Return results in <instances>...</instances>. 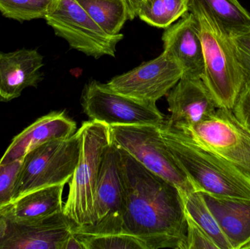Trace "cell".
Wrapping results in <instances>:
<instances>
[{
  "label": "cell",
  "instance_id": "cell-1",
  "mask_svg": "<svg viewBox=\"0 0 250 249\" xmlns=\"http://www.w3.org/2000/svg\"><path fill=\"white\" fill-rule=\"evenodd\" d=\"M119 150L125 192L123 232L141 238L148 249H187L188 227L180 190Z\"/></svg>",
  "mask_w": 250,
  "mask_h": 249
},
{
  "label": "cell",
  "instance_id": "cell-2",
  "mask_svg": "<svg viewBox=\"0 0 250 249\" xmlns=\"http://www.w3.org/2000/svg\"><path fill=\"white\" fill-rule=\"evenodd\" d=\"M160 133L169 152L197 192L250 200V175L194 143L165 121Z\"/></svg>",
  "mask_w": 250,
  "mask_h": 249
},
{
  "label": "cell",
  "instance_id": "cell-3",
  "mask_svg": "<svg viewBox=\"0 0 250 249\" xmlns=\"http://www.w3.org/2000/svg\"><path fill=\"white\" fill-rule=\"evenodd\" d=\"M196 18L204 51L202 79L218 108L233 109L245 86L243 70L236 57L231 38L196 6L189 4Z\"/></svg>",
  "mask_w": 250,
  "mask_h": 249
},
{
  "label": "cell",
  "instance_id": "cell-4",
  "mask_svg": "<svg viewBox=\"0 0 250 249\" xmlns=\"http://www.w3.org/2000/svg\"><path fill=\"white\" fill-rule=\"evenodd\" d=\"M78 133L80 158L68 182V195L62 212L75 228H82L96 222L95 192L104 152L110 143L109 127L89 120L82 124Z\"/></svg>",
  "mask_w": 250,
  "mask_h": 249
},
{
  "label": "cell",
  "instance_id": "cell-5",
  "mask_svg": "<svg viewBox=\"0 0 250 249\" xmlns=\"http://www.w3.org/2000/svg\"><path fill=\"white\" fill-rule=\"evenodd\" d=\"M80 153L77 131L71 137L47 142L26 153L15 186L13 200L44 187L65 185L74 173Z\"/></svg>",
  "mask_w": 250,
  "mask_h": 249
},
{
  "label": "cell",
  "instance_id": "cell-6",
  "mask_svg": "<svg viewBox=\"0 0 250 249\" xmlns=\"http://www.w3.org/2000/svg\"><path fill=\"white\" fill-rule=\"evenodd\" d=\"M109 134L111 143L123 149L146 169L174 184L182 197L197 192L169 152L160 126H111Z\"/></svg>",
  "mask_w": 250,
  "mask_h": 249
},
{
  "label": "cell",
  "instance_id": "cell-7",
  "mask_svg": "<svg viewBox=\"0 0 250 249\" xmlns=\"http://www.w3.org/2000/svg\"><path fill=\"white\" fill-rule=\"evenodd\" d=\"M44 19L70 48L96 59L115 57L117 45L124 38L122 33L105 32L76 0H53Z\"/></svg>",
  "mask_w": 250,
  "mask_h": 249
},
{
  "label": "cell",
  "instance_id": "cell-8",
  "mask_svg": "<svg viewBox=\"0 0 250 249\" xmlns=\"http://www.w3.org/2000/svg\"><path fill=\"white\" fill-rule=\"evenodd\" d=\"M180 131L203 149L250 175V132L231 110L217 108L202 121Z\"/></svg>",
  "mask_w": 250,
  "mask_h": 249
},
{
  "label": "cell",
  "instance_id": "cell-9",
  "mask_svg": "<svg viewBox=\"0 0 250 249\" xmlns=\"http://www.w3.org/2000/svg\"><path fill=\"white\" fill-rule=\"evenodd\" d=\"M83 113L90 121L111 126L154 125L165 122L154 103L142 102L110 89L106 83L92 80L82 95Z\"/></svg>",
  "mask_w": 250,
  "mask_h": 249
},
{
  "label": "cell",
  "instance_id": "cell-10",
  "mask_svg": "<svg viewBox=\"0 0 250 249\" xmlns=\"http://www.w3.org/2000/svg\"><path fill=\"white\" fill-rule=\"evenodd\" d=\"M119 148L110 141L101 162L95 196L96 222L73 228L75 234L102 235L123 232L125 192Z\"/></svg>",
  "mask_w": 250,
  "mask_h": 249
},
{
  "label": "cell",
  "instance_id": "cell-11",
  "mask_svg": "<svg viewBox=\"0 0 250 249\" xmlns=\"http://www.w3.org/2000/svg\"><path fill=\"white\" fill-rule=\"evenodd\" d=\"M183 76L180 66L166 53L113 77L106 83L117 93L154 103L166 96Z\"/></svg>",
  "mask_w": 250,
  "mask_h": 249
},
{
  "label": "cell",
  "instance_id": "cell-12",
  "mask_svg": "<svg viewBox=\"0 0 250 249\" xmlns=\"http://www.w3.org/2000/svg\"><path fill=\"white\" fill-rule=\"evenodd\" d=\"M74 228L62 211L32 221L0 216V249H63Z\"/></svg>",
  "mask_w": 250,
  "mask_h": 249
},
{
  "label": "cell",
  "instance_id": "cell-13",
  "mask_svg": "<svg viewBox=\"0 0 250 249\" xmlns=\"http://www.w3.org/2000/svg\"><path fill=\"white\" fill-rule=\"evenodd\" d=\"M167 101L170 115L166 123L179 130L200 122L218 108L198 77H182L167 94Z\"/></svg>",
  "mask_w": 250,
  "mask_h": 249
},
{
  "label": "cell",
  "instance_id": "cell-14",
  "mask_svg": "<svg viewBox=\"0 0 250 249\" xmlns=\"http://www.w3.org/2000/svg\"><path fill=\"white\" fill-rule=\"evenodd\" d=\"M163 52L182 69V77L201 78L204 69V51L196 18L187 13L165 31Z\"/></svg>",
  "mask_w": 250,
  "mask_h": 249
},
{
  "label": "cell",
  "instance_id": "cell-15",
  "mask_svg": "<svg viewBox=\"0 0 250 249\" xmlns=\"http://www.w3.org/2000/svg\"><path fill=\"white\" fill-rule=\"evenodd\" d=\"M43 57L35 49L0 52V102H9L42 80Z\"/></svg>",
  "mask_w": 250,
  "mask_h": 249
},
{
  "label": "cell",
  "instance_id": "cell-16",
  "mask_svg": "<svg viewBox=\"0 0 250 249\" xmlns=\"http://www.w3.org/2000/svg\"><path fill=\"white\" fill-rule=\"evenodd\" d=\"M76 129V122L63 111L43 115L13 139L0 159V165L23 159L26 153L47 142L71 137Z\"/></svg>",
  "mask_w": 250,
  "mask_h": 249
},
{
  "label": "cell",
  "instance_id": "cell-17",
  "mask_svg": "<svg viewBox=\"0 0 250 249\" xmlns=\"http://www.w3.org/2000/svg\"><path fill=\"white\" fill-rule=\"evenodd\" d=\"M201 194L232 249H242L250 240V200Z\"/></svg>",
  "mask_w": 250,
  "mask_h": 249
},
{
  "label": "cell",
  "instance_id": "cell-18",
  "mask_svg": "<svg viewBox=\"0 0 250 249\" xmlns=\"http://www.w3.org/2000/svg\"><path fill=\"white\" fill-rule=\"evenodd\" d=\"M64 185L44 187L30 192L0 209V216L13 221H32L62 211Z\"/></svg>",
  "mask_w": 250,
  "mask_h": 249
},
{
  "label": "cell",
  "instance_id": "cell-19",
  "mask_svg": "<svg viewBox=\"0 0 250 249\" xmlns=\"http://www.w3.org/2000/svg\"><path fill=\"white\" fill-rule=\"evenodd\" d=\"M229 38L250 34V13L238 0H189Z\"/></svg>",
  "mask_w": 250,
  "mask_h": 249
},
{
  "label": "cell",
  "instance_id": "cell-20",
  "mask_svg": "<svg viewBox=\"0 0 250 249\" xmlns=\"http://www.w3.org/2000/svg\"><path fill=\"white\" fill-rule=\"evenodd\" d=\"M89 16L110 35H117L129 20L125 0H76Z\"/></svg>",
  "mask_w": 250,
  "mask_h": 249
},
{
  "label": "cell",
  "instance_id": "cell-21",
  "mask_svg": "<svg viewBox=\"0 0 250 249\" xmlns=\"http://www.w3.org/2000/svg\"><path fill=\"white\" fill-rule=\"evenodd\" d=\"M189 0H143L138 16L148 25L167 29L189 12Z\"/></svg>",
  "mask_w": 250,
  "mask_h": 249
},
{
  "label": "cell",
  "instance_id": "cell-22",
  "mask_svg": "<svg viewBox=\"0 0 250 249\" xmlns=\"http://www.w3.org/2000/svg\"><path fill=\"white\" fill-rule=\"evenodd\" d=\"M183 200L185 212L204 230L219 249H233L201 192H194L183 197Z\"/></svg>",
  "mask_w": 250,
  "mask_h": 249
},
{
  "label": "cell",
  "instance_id": "cell-23",
  "mask_svg": "<svg viewBox=\"0 0 250 249\" xmlns=\"http://www.w3.org/2000/svg\"><path fill=\"white\" fill-rule=\"evenodd\" d=\"M52 1L0 0V12L5 17L19 21L44 19Z\"/></svg>",
  "mask_w": 250,
  "mask_h": 249
},
{
  "label": "cell",
  "instance_id": "cell-24",
  "mask_svg": "<svg viewBox=\"0 0 250 249\" xmlns=\"http://www.w3.org/2000/svg\"><path fill=\"white\" fill-rule=\"evenodd\" d=\"M75 235L84 244L86 249H148L142 239L124 232L102 235Z\"/></svg>",
  "mask_w": 250,
  "mask_h": 249
},
{
  "label": "cell",
  "instance_id": "cell-25",
  "mask_svg": "<svg viewBox=\"0 0 250 249\" xmlns=\"http://www.w3.org/2000/svg\"><path fill=\"white\" fill-rule=\"evenodd\" d=\"M23 159L0 165V209L13 202L15 186Z\"/></svg>",
  "mask_w": 250,
  "mask_h": 249
},
{
  "label": "cell",
  "instance_id": "cell-26",
  "mask_svg": "<svg viewBox=\"0 0 250 249\" xmlns=\"http://www.w3.org/2000/svg\"><path fill=\"white\" fill-rule=\"evenodd\" d=\"M187 227V249H219L204 230L185 212Z\"/></svg>",
  "mask_w": 250,
  "mask_h": 249
},
{
  "label": "cell",
  "instance_id": "cell-27",
  "mask_svg": "<svg viewBox=\"0 0 250 249\" xmlns=\"http://www.w3.org/2000/svg\"><path fill=\"white\" fill-rule=\"evenodd\" d=\"M231 38L232 43L243 70L245 85L250 83V34Z\"/></svg>",
  "mask_w": 250,
  "mask_h": 249
},
{
  "label": "cell",
  "instance_id": "cell-28",
  "mask_svg": "<svg viewBox=\"0 0 250 249\" xmlns=\"http://www.w3.org/2000/svg\"><path fill=\"white\" fill-rule=\"evenodd\" d=\"M232 112L239 122L250 132V83L242 89Z\"/></svg>",
  "mask_w": 250,
  "mask_h": 249
},
{
  "label": "cell",
  "instance_id": "cell-29",
  "mask_svg": "<svg viewBox=\"0 0 250 249\" xmlns=\"http://www.w3.org/2000/svg\"><path fill=\"white\" fill-rule=\"evenodd\" d=\"M63 249H86L82 241L72 232L64 243Z\"/></svg>",
  "mask_w": 250,
  "mask_h": 249
},
{
  "label": "cell",
  "instance_id": "cell-30",
  "mask_svg": "<svg viewBox=\"0 0 250 249\" xmlns=\"http://www.w3.org/2000/svg\"><path fill=\"white\" fill-rule=\"evenodd\" d=\"M129 10V20H133L138 16V10L143 0H125Z\"/></svg>",
  "mask_w": 250,
  "mask_h": 249
},
{
  "label": "cell",
  "instance_id": "cell-31",
  "mask_svg": "<svg viewBox=\"0 0 250 249\" xmlns=\"http://www.w3.org/2000/svg\"><path fill=\"white\" fill-rule=\"evenodd\" d=\"M241 249H250V240L246 243Z\"/></svg>",
  "mask_w": 250,
  "mask_h": 249
},
{
  "label": "cell",
  "instance_id": "cell-32",
  "mask_svg": "<svg viewBox=\"0 0 250 249\" xmlns=\"http://www.w3.org/2000/svg\"><path fill=\"white\" fill-rule=\"evenodd\" d=\"M51 1H52V0H51Z\"/></svg>",
  "mask_w": 250,
  "mask_h": 249
}]
</instances>
